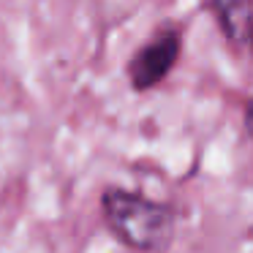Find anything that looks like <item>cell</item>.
Segmentation results:
<instances>
[{
  "mask_svg": "<svg viewBox=\"0 0 253 253\" xmlns=\"http://www.w3.org/2000/svg\"><path fill=\"white\" fill-rule=\"evenodd\" d=\"M182 55V30L174 22H164L136 52L131 55L126 66L128 82L136 93L158 87L171 71Z\"/></svg>",
  "mask_w": 253,
  "mask_h": 253,
  "instance_id": "obj_2",
  "label": "cell"
},
{
  "mask_svg": "<svg viewBox=\"0 0 253 253\" xmlns=\"http://www.w3.org/2000/svg\"><path fill=\"white\" fill-rule=\"evenodd\" d=\"M101 215L106 229L136 253H166L174 242L177 210L139 191L120 185L104 188Z\"/></svg>",
  "mask_w": 253,
  "mask_h": 253,
  "instance_id": "obj_1",
  "label": "cell"
},
{
  "mask_svg": "<svg viewBox=\"0 0 253 253\" xmlns=\"http://www.w3.org/2000/svg\"><path fill=\"white\" fill-rule=\"evenodd\" d=\"M245 41H248V49H251V55H253V19H251V28H248Z\"/></svg>",
  "mask_w": 253,
  "mask_h": 253,
  "instance_id": "obj_5",
  "label": "cell"
},
{
  "mask_svg": "<svg viewBox=\"0 0 253 253\" xmlns=\"http://www.w3.org/2000/svg\"><path fill=\"white\" fill-rule=\"evenodd\" d=\"M207 11L215 14L220 30L229 41H242L251 28V6L248 3H215L207 6Z\"/></svg>",
  "mask_w": 253,
  "mask_h": 253,
  "instance_id": "obj_3",
  "label": "cell"
},
{
  "mask_svg": "<svg viewBox=\"0 0 253 253\" xmlns=\"http://www.w3.org/2000/svg\"><path fill=\"white\" fill-rule=\"evenodd\" d=\"M242 126H245L248 136H253V98L245 101V109H242Z\"/></svg>",
  "mask_w": 253,
  "mask_h": 253,
  "instance_id": "obj_4",
  "label": "cell"
}]
</instances>
